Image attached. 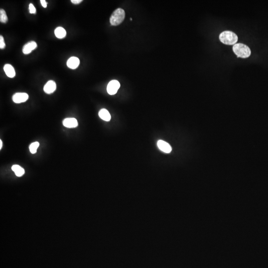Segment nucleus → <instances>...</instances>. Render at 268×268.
Returning <instances> with one entry per match:
<instances>
[{"instance_id": "obj_19", "label": "nucleus", "mask_w": 268, "mask_h": 268, "mask_svg": "<svg viewBox=\"0 0 268 268\" xmlns=\"http://www.w3.org/2000/svg\"><path fill=\"white\" fill-rule=\"evenodd\" d=\"M41 4L42 6H43V7L44 8H46L47 7V2H46V1L45 0H41L40 1Z\"/></svg>"}, {"instance_id": "obj_14", "label": "nucleus", "mask_w": 268, "mask_h": 268, "mask_svg": "<svg viewBox=\"0 0 268 268\" xmlns=\"http://www.w3.org/2000/svg\"><path fill=\"white\" fill-rule=\"evenodd\" d=\"M12 170L15 173L16 175L18 177L22 176L25 174V170L24 168L18 165H13L12 167Z\"/></svg>"}, {"instance_id": "obj_3", "label": "nucleus", "mask_w": 268, "mask_h": 268, "mask_svg": "<svg viewBox=\"0 0 268 268\" xmlns=\"http://www.w3.org/2000/svg\"><path fill=\"white\" fill-rule=\"evenodd\" d=\"M125 17V12L124 10L118 8L112 13L110 18L111 25L116 26L123 21Z\"/></svg>"}, {"instance_id": "obj_18", "label": "nucleus", "mask_w": 268, "mask_h": 268, "mask_svg": "<svg viewBox=\"0 0 268 268\" xmlns=\"http://www.w3.org/2000/svg\"><path fill=\"white\" fill-rule=\"evenodd\" d=\"M29 13L32 14H35L36 12V10L34 7V5L33 4H29Z\"/></svg>"}, {"instance_id": "obj_2", "label": "nucleus", "mask_w": 268, "mask_h": 268, "mask_svg": "<svg viewBox=\"0 0 268 268\" xmlns=\"http://www.w3.org/2000/svg\"><path fill=\"white\" fill-rule=\"evenodd\" d=\"M233 52L237 57L241 58H247L251 54L250 48L242 43H236L232 47Z\"/></svg>"}, {"instance_id": "obj_11", "label": "nucleus", "mask_w": 268, "mask_h": 268, "mask_svg": "<svg viewBox=\"0 0 268 268\" xmlns=\"http://www.w3.org/2000/svg\"><path fill=\"white\" fill-rule=\"evenodd\" d=\"M4 70L6 75L10 78H13L16 76L14 68L10 64H6L4 66Z\"/></svg>"}, {"instance_id": "obj_12", "label": "nucleus", "mask_w": 268, "mask_h": 268, "mask_svg": "<svg viewBox=\"0 0 268 268\" xmlns=\"http://www.w3.org/2000/svg\"><path fill=\"white\" fill-rule=\"evenodd\" d=\"M99 117L104 121H109L111 120V115L109 112L105 109H102L99 112Z\"/></svg>"}, {"instance_id": "obj_5", "label": "nucleus", "mask_w": 268, "mask_h": 268, "mask_svg": "<svg viewBox=\"0 0 268 268\" xmlns=\"http://www.w3.org/2000/svg\"><path fill=\"white\" fill-rule=\"evenodd\" d=\"M29 98V95L26 93H16L13 96V100L16 103L25 102Z\"/></svg>"}, {"instance_id": "obj_7", "label": "nucleus", "mask_w": 268, "mask_h": 268, "mask_svg": "<svg viewBox=\"0 0 268 268\" xmlns=\"http://www.w3.org/2000/svg\"><path fill=\"white\" fill-rule=\"evenodd\" d=\"M63 124L66 127L73 128L78 126V122L77 119L74 118H67L64 119Z\"/></svg>"}, {"instance_id": "obj_9", "label": "nucleus", "mask_w": 268, "mask_h": 268, "mask_svg": "<svg viewBox=\"0 0 268 268\" xmlns=\"http://www.w3.org/2000/svg\"><path fill=\"white\" fill-rule=\"evenodd\" d=\"M56 89V85L53 81H49L46 83L44 87V91L47 94L54 93Z\"/></svg>"}, {"instance_id": "obj_8", "label": "nucleus", "mask_w": 268, "mask_h": 268, "mask_svg": "<svg viewBox=\"0 0 268 268\" xmlns=\"http://www.w3.org/2000/svg\"><path fill=\"white\" fill-rule=\"evenodd\" d=\"M37 46V43L35 41L29 42L26 44L24 45L22 48V52L25 54H29L31 53V51L35 49Z\"/></svg>"}, {"instance_id": "obj_17", "label": "nucleus", "mask_w": 268, "mask_h": 268, "mask_svg": "<svg viewBox=\"0 0 268 268\" xmlns=\"http://www.w3.org/2000/svg\"><path fill=\"white\" fill-rule=\"evenodd\" d=\"M5 47L6 44L5 43L4 37H3L2 35H1V36H0V48H1V49H3L5 48Z\"/></svg>"}, {"instance_id": "obj_1", "label": "nucleus", "mask_w": 268, "mask_h": 268, "mask_svg": "<svg viewBox=\"0 0 268 268\" xmlns=\"http://www.w3.org/2000/svg\"><path fill=\"white\" fill-rule=\"evenodd\" d=\"M221 42L228 45H234L238 41L237 35L232 31L227 30L223 31L219 36Z\"/></svg>"}, {"instance_id": "obj_21", "label": "nucleus", "mask_w": 268, "mask_h": 268, "mask_svg": "<svg viewBox=\"0 0 268 268\" xmlns=\"http://www.w3.org/2000/svg\"><path fill=\"white\" fill-rule=\"evenodd\" d=\"M2 146H3V143H2V141L1 140H0V149H1L2 147Z\"/></svg>"}, {"instance_id": "obj_10", "label": "nucleus", "mask_w": 268, "mask_h": 268, "mask_svg": "<svg viewBox=\"0 0 268 268\" xmlns=\"http://www.w3.org/2000/svg\"><path fill=\"white\" fill-rule=\"evenodd\" d=\"M79 65V60L78 58L72 57L70 58L67 62V65L71 69H76Z\"/></svg>"}, {"instance_id": "obj_6", "label": "nucleus", "mask_w": 268, "mask_h": 268, "mask_svg": "<svg viewBox=\"0 0 268 268\" xmlns=\"http://www.w3.org/2000/svg\"><path fill=\"white\" fill-rule=\"evenodd\" d=\"M157 145L160 151L167 154H169L172 151V148L170 144L163 140H159L157 143Z\"/></svg>"}, {"instance_id": "obj_13", "label": "nucleus", "mask_w": 268, "mask_h": 268, "mask_svg": "<svg viewBox=\"0 0 268 268\" xmlns=\"http://www.w3.org/2000/svg\"><path fill=\"white\" fill-rule=\"evenodd\" d=\"M55 34L58 38L62 39L66 36L67 33L65 29L62 27H58L55 30Z\"/></svg>"}, {"instance_id": "obj_16", "label": "nucleus", "mask_w": 268, "mask_h": 268, "mask_svg": "<svg viewBox=\"0 0 268 268\" xmlns=\"http://www.w3.org/2000/svg\"><path fill=\"white\" fill-rule=\"evenodd\" d=\"M39 143L38 142H35L31 144L29 146V150L31 154H34L36 152L37 150L39 147Z\"/></svg>"}, {"instance_id": "obj_20", "label": "nucleus", "mask_w": 268, "mask_h": 268, "mask_svg": "<svg viewBox=\"0 0 268 268\" xmlns=\"http://www.w3.org/2000/svg\"><path fill=\"white\" fill-rule=\"evenodd\" d=\"M73 4H78L81 3L82 1V0H71V1Z\"/></svg>"}, {"instance_id": "obj_15", "label": "nucleus", "mask_w": 268, "mask_h": 268, "mask_svg": "<svg viewBox=\"0 0 268 268\" xmlns=\"http://www.w3.org/2000/svg\"><path fill=\"white\" fill-rule=\"evenodd\" d=\"M8 18L7 14L5 10L3 9L0 10V21L1 23L6 24L8 21Z\"/></svg>"}, {"instance_id": "obj_4", "label": "nucleus", "mask_w": 268, "mask_h": 268, "mask_svg": "<svg viewBox=\"0 0 268 268\" xmlns=\"http://www.w3.org/2000/svg\"><path fill=\"white\" fill-rule=\"evenodd\" d=\"M120 87V84L118 81L113 80L108 83L107 87V91L110 95H114L117 93Z\"/></svg>"}]
</instances>
